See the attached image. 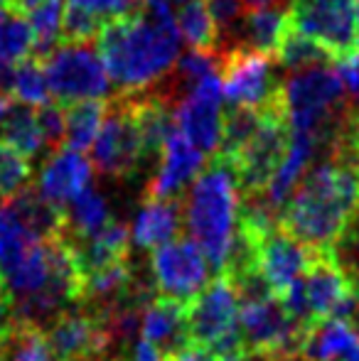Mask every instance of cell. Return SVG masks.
Here are the masks:
<instances>
[{"label":"cell","instance_id":"cell-52","mask_svg":"<svg viewBox=\"0 0 359 361\" xmlns=\"http://www.w3.org/2000/svg\"><path fill=\"white\" fill-rule=\"evenodd\" d=\"M111 361H126V359H111Z\"/></svg>","mask_w":359,"mask_h":361},{"label":"cell","instance_id":"cell-4","mask_svg":"<svg viewBox=\"0 0 359 361\" xmlns=\"http://www.w3.org/2000/svg\"><path fill=\"white\" fill-rule=\"evenodd\" d=\"M239 293V334L246 357L276 361L298 357L305 329L288 317L259 271L231 278Z\"/></svg>","mask_w":359,"mask_h":361},{"label":"cell","instance_id":"cell-19","mask_svg":"<svg viewBox=\"0 0 359 361\" xmlns=\"http://www.w3.org/2000/svg\"><path fill=\"white\" fill-rule=\"evenodd\" d=\"M89 182H91V162L84 157V152L62 145L44 162L37 190L44 200L64 207L79 192L87 190Z\"/></svg>","mask_w":359,"mask_h":361},{"label":"cell","instance_id":"cell-11","mask_svg":"<svg viewBox=\"0 0 359 361\" xmlns=\"http://www.w3.org/2000/svg\"><path fill=\"white\" fill-rule=\"evenodd\" d=\"M187 329L192 342L209 349L239 334V293L229 273H217L187 300Z\"/></svg>","mask_w":359,"mask_h":361},{"label":"cell","instance_id":"cell-41","mask_svg":"<svg viewBox=\"0 0 359 361\" xmlns=\"http://www.w3.org/2000/svg\"><path fill=\"white\" fill-rule=\"evenodd\" d=\"M69 5H79V8L89 10V13L99 15L101 20L121 18V15H130L135 10H140L143 0H64Z\"/></svg>","mask_w":359,"mask_h":361},{"label":"cell","instance_id":"cell-25","mask_svg":"<svg viewBox=\"0 0 359 361\" xmlns=\"http://www.w3.org/2000/svg\"><path fill=\"white\" fill-rule=\"evenodd\" d=\"M39 241L42 238L3 202L0 207V273L3 278L13 273Z\"/></svg>","mask_w":359,"mask_h":361},{"label":"cell","instance_id":"cell-27","mask_svg":"<svg viewBox=\"0 0 359 361\" xmlns=\"http://www.w3.org/2000/svg\"><path fill=\"white\" fill-rule=\"evenodd\" d=\"M106 106H109V101L104 99H84L64 106V114H67L64 147H72V150L79 152L89 150L101 123H104Z\"/></svg>","mask_w":359,"mask_h":361},{"label":"cell","instance_id":"cell-29","mask_svg":"<svg viewBox=\"0 0 359 361\" xmlns=\"http://www.w3.org/2000/svg\"><path fill=\"white\" fill-rule=\"evenodd\" d=\"M0 359L3 361H57L47 334L39 324L20 322L15 319L8 339L0 344Z\"/></svg>","mask_w":359,"mask_h":361},{"label":"cell","instance_id":"cell-14","mask_svg":"<svg viewBox=\"0 0 359 361\" xmlns=\"http://www.w3.org/2000/svg\"><path fill=\"white\" fill-rule=\"evenodd\" d=\"M221 74H207L200 81H195L190 94L182 96L175 106V128L185 135L195 147H200L205 155L219 147L221 140Z\"/></svg>","mask_w":359,"mask_h":361},{"label":"cell","instance_id":"cell-30","mask_svg":"<svg viewBox=\"0 0 359 361\" xmlns=\"http://www.w3.org/2000/svg\"><path fill=\"white\" fill-rule=\"evenodd\" d=\"M276 59L283 69L298 72V69L315 67V64H330L332 57L308 35H303L293 23H288L281 42L276 47ZM335 64V62H332Z\"/></svg>","mask_w":359,"mask_h":361},{"label":"cell","instance_id":"cell-5","mask_svg":"<svg viewBox=\"0 0 359 361\" xmlns=\"http://www.w3.org/2000/svg\"><path fill=\"white\" fill-rule=\"evenodd\" d=\"M347 104V86L332 62L298 69L283 81V106L291 130L312 133L325 152L330 150Z\"/></svg>","mask_w":359,"mask_h":361},{"label":"cell","instance_id":"cell-9","mask_svg":"<svg viewBox=\"0 0 359 361\" xmlns=\"http://www.w3.org/2000/svg\"><path fill=\"white\" fill-rule=\"evenodd\" d=\"M288 140H291V123L286 106L278 104L261 111L259 128L234 160L241 195H264L273 172L286 155Z\"/></svg>","mask_w":359,"mask_h":361},{"label":"cell","instance_id":"cell-44","mask_svg":"<svg viewBox=\"0 0 359 361\" xmlns=\"http://www.w3.org/2000/svg\"><path fill=\"white\" fill-rule=\"evenodd\" d=\"M170 361H224L219 354H214L209 347H202V344H187L182 352H178L175 357H170Z\"/></svg>","mask_w":359,"mask_h":361},{"label":"cell","instance_id":"cell-37","mask_svg":"<svg viewBox=\"0 0 359 361\" xmlns=\"http://www.w3.org/2000/svg\"><path fill=\"white\" fill-rule=\"evenodd\" d=\"M104 27V20L99 15L89 13V10L79 8V5H69L64 8L62 18V39L64 42H89L96 39Z\"/></svg>","mask_w":359,"mask_h":361},{"label":"cell","instance_id":"cell-48","mask_svg":"<svg viewBox=\"0 0 359 361\" xmlns=\"http://www.w3.org/2000/svg\"><path fill=\"white\" fill-rule=\"evenodd\" d=\"M246 10H256V8H269V5H281V3H291V0H241Z\"/></svg>","mask_w":359,"mask_h":361},{"label":"cell","instance_id":"cell-38","mask_svg":"<svg viewBox=\"0 0 359 361\" xmlns=\"http://www.w3.org/2000/svg\"><path fill=\"white\" fill-rule=\"evenodd\" d=\"M35 111H37V123H39V130H42L44 147H49V150L62 147L64 130H67V114H64V106L47 101V104L37 106Z\"/></svg>","mask_w":359,"mask_h":361},{"label":"cell","instance_id":"cell-50","mask_svg":"<svg viewBox=\"0 0 359 361\" xmlns=\"http://www.w3.org/2000/svg\"><path fill=\"white\" fill-rule=\"evenodd\" d=\"M8 8V0H0V10H5Z\"/></svg>","mask_w":359,"mask_h":361},{"label":"cell","instance_id":"cell-36","mask_svg":"<svg viewBox=\"0 0 359 361\" xmlns=\"http://www.w3.org/2000/svg\"><path fill=\"white\" fill-rule=\"evenodd\" d=\"M327 152L340 157L342 162H347L359 175V104L357 101L350 99Z\"/></svg>","mask_w":359,"mask_h":361},{"label":"cell","instance_id":"cell-45","mask_svg":"<svg viewBox=\"0 0 359 361\" xmlns=\"http://www.w3.org/2000/svg\"><path fill=\"white\" fill-rule=\"evenodd\" d=\"M133 361H170L158 347L148 342V339H135L133 342Z\"/></svg>","mask_w":359,"mask_h":361},{"label":"cell","instance_id":"cell-13","mask_svg":"<svg viewBox=\"0 0 359 361\" xmlns=\"http://www.w3.org/2000/svg\"><path fill=\"white\" fill-rule=\"evenodd\" d=\"M150 273L163 295L190 300L209 283V261L192 238L175 236L153 248Z\"/></svg>","mask_w":359,"mask_h":361},{"label":"cell","instance_id":"cell-12","mask_svg":"<svg viewBox=\"0 0 359 361\" xmlns=\"http://www.w3.org/2000/svg\"><path fill=\"white\" fill-rule=\"evenodd\" d=\"M47 324L44 334L57 361H99L114 347L104 314L91 305H72Z\"/></svg>","mask_w":359,"mask_h":361},{"label":"cell","instance_id":"cell-10","mask_svg":"<svg viewBox=\"0 0 359 361\" xmlns=\"http://www.w3.org/2000/svg\"><path fill=\"white\" fill-rule=\"evenodd\" d=\"M91 165L109 177H133L138 172L140 162L145 160L143 143H140L138 126L130 114L128 101L121 99L109 101L106 106L104 123L91 143Z\"/></svg>","mask_w":359,"mask_h":361},{"label":"cell","instance_id":"cell-16","mask_svg":"<svg viewBox=\"0 0 359 361\" xmlns=\"http://www.w3.org/2000/svg\"><path fill=\"white\" fill-rule=\"evenodd\" d=\"M312 248L293 238L281 226L266 233L256 246V271L271 288L276 298H281L298 276H303L310 263Z\"/></svg>","mask_w":359,"mask_h":361},{"label":"cell","instance_id":"cell-23","mask_svg":"<svg viewBox=\"0 0 359 361\" xmlns=\"http://www.w3.org/2000/svg\"><path fill=\"white\" fill-rule=\"evenodd\" d=\"M288 23H291V8H288V3L249 10L244 15V20H241L239 32H236L241 37V42L236 44L276 54V47L281 42L283 32H286Z\"/></svg>","mask_w":359,"mask_h":361},{"label":"cell","instance_id":"cell-39","mask_svg":"<svg viewBox=\"0 0 359 361\" xmlns=\"http://www.w3.org/2000/svg\"><path fill=\"white\" fill-rule=\"evenodd\" d=\"M207 8H209L212 18H214L219 35L226 32L231 37H236L241 27V20H244V3L241 0H205Z\"/></svg>","mask_w":359,"mask_h":361},{"label":"cell","instance_id":"cell-17","mask_svg":"<svg viewBox=\"0 0 359 361\" xmlns=\"http://www.w3.org/2000/svg\"><path fill=\"white\" fill-rule=\"evenodd\" d=\"M140 332L153 347H158L165 357H175L178 352L192 344L187 329V300L160 295L143 307Z\"/></svg>","mask_w":359,"mask_h":361},{"label":"cell","instance_id":"cell-8","mask_svg":"<svg viewBox=\"0 0 359 361\" xmlns=\"http://www.w3.org/2000/svg\"><path fill=\"white\" fill-rule=\"evenodd\" d=\"M49 94L57 104L67 106L84 99H106L111 94V79L106 67L87 42H67L54 47L42 59Z\"/></svg>","mask_w":359,"mask_h":361},{"label":"cell","instance_id":"cell-32","mask_svg":"<svg viewBox=\"0 0 359 361\" xmlns=\"http://www.w3.org/2000/svg\"><path fill=\"white\" fill-rule=\"evenodd\" d=\"M30 27H32V52L30 57L42 62L62 39L64 0H42L37 8L30 10Z\"/></svg>","mask_w":359,"mask_h":361},{"label":"cell","instance_id":"cell-20","mask_svg":"<svg viewBox=\"0 0 359 361\" xmlns=\"http://www.w3.org/2000/svg\"><path fill=\"white\" fill-rule=\"evenodd\" d=\"M182 228V204L180 197L175 200H145L138 216L133 221V243L145 251L180 236Z\"/></svg>","mask_w":359,"mask_h":361},{"label":"cell","instance_id":"cell-7","mask_svg":"<svg viewBox=\"0 0 359 361\" xmlns=\"http://www.w3.org/2000/svg\"><path fill=\"white\" fill-rule=\"evenodd\" d=\"M291 23L340 64L359 52L357 0H291Z\"/></svg>","mask_w":359,"mask_h":361},{"label":"cell","instance_id":"cell-33","mask_svg":"<svg viewBox=\"0 0 359 361\" xmlns=\"http://www.w3.org/2000/svg\"><path fill=\"white\" fill-rule=\"evenodd\" d=\"M32 52V27L23 13L0 10V62L18 64Z\"/></svg>","mask_w":359,"mask_h":361},{"label":"cell","instance_id":"cell-21","mask_svg":"<svg viewBox=\"0 0 359 361\" xmlns=\"http://www.w3.org/2000/svg\"><path fill=\"white\" fill-rule=\"evenodd\" d=\"M69 241H72V238H69ZM128 241H130L128 226H126L123 221H118V219H111V221L106 224L101 231H96L94 236L82 238V241H72L82 276L89 271H99V268L128 258Z\"/></svg>","mask_w":359,"mask_h":361},{"label":"cell","instance_id":"cell-46","mask_svg":"<svg viewBox=\"0 0 359 361\" xmlns=\"http://www.w3.org/2000/svg\"><path fill=\"white\" fill-rule=\"evenodd\" d=\"M42 3V0H8V8L15 10V13H23L28 15L32 8H37V5Z\"/></svg>","mask_w":359,"mask_h":361},{"label":"cell","instance_id":"cell-15","mask_svg":"<svg viewBox=\"0 0 359 361\" xmlns=\"http://www.w3.org/2000/svg\"><path fill=\"white\" fill-rule=\"evenodd\" d=\"M205 167V152L178 128L170 130L158 152V170L145 187V200H175Z\"/></svg>","mask_w":359,"mask_h":361},{"label":"cell","instance_id":"cell-28","mask_svg":"<svg viewBox=\"0 0 359 361\" xmlns=\"http://www.w3.org/2000/svg\"><path fill=\"white\" fill-rule=\"evenodd\" d=\"M175 23H178L180 37H185V42L192 49L217 52L221 47L219 27H217L205 0H187L178 13H175Z\"/></svg>","mask_w":359,"mask_h":361},{"label":"cell","instance_id":"cell-40","mask_svg":"<svg viewBox=\"0 0 359 361\" xmlns=\"http://www.w3.org/2000/svg\"><path fill=\"white\" fill-rule=\"evenodd\" d=\"M335 253L337 261L345 266V271L359 283V209L350 221V226H347V231L335 243Z\"/></svg>","mask_w":359,"mask_h":361},{"label":"cell","instance_id":"cell-6","mask_svg":"<svg viewBox=\"0 0 359 361\" xmlns=\"http://www.w3.org/2000/svg\"><path fill=\"white\" fill-rule=\"evenodd\" d=\"M221 52V91L229 106L271 109L283 104V81L278 76V59L271 52L231 44Z\"/></svg>","mask_w":359,"mask_h":361},{"label":"cell","instance_id":"cell-43","mask_svg":"<svg viewBox=\"0 0 359 361\" xmlns=\"http://www.w3.org/2000/svg\"><path fill=\"white\" fill-rule=\"evenodd\" d=\"M337 67H340L337 72L342 74V81H345L347 91L352 94L350 99L359 104V52L352 59H347V62H340Z\"/></svg>","mask_w":359,"mask_h":361},{"label":"cell","instance_id":"cell-34","mask_svg":"<svg viewBox=\"0 0 359 361\" xmlns=\"http://www.w3.org/2000/svg\"><path fill=\"white\" fill-rule=\"evenodd\" d=\"M10 94L28 106H42L52 99L49 94L47 76H44L42 62L35 57H25L23 62L13 64V76H10Z\"/></svg>","mask_w":359,"mask_h":361},{"label":"cell","instance_id":"cell-47","mask_svg":"<svg viewBox=\"0 0 359 361\" xmlns=\"http://www.w3.org/2000/svg\"><path fill=\"white\" fill-rule=\"evenodd\" d=\"M10 76H13V67L0 62V94H10Z\"/></svg>","mask_w":359,"mask_h":361},{"label":"cell","instance_id":"cell-2","mask_svg":"<svg viewBox=\"0 0 359 361\" xmlns=\"http://www.w3.org/2000/svg\"><path fill=\"white\" fill-rule=\"evenodd\" d=\"M357 209L359 175L327 152L291 192L278 212V226L310 248H335Z\"/></svg>","mask_w":359,"mask_h":361},{"label":"cell","instance_id":"cell-1","mask_svg":"<svg viewBox=\"0 0 359 361\" xmlns=\"http://www.w3.org/2000/svg\"><path fill=\"white\" fill-rule=\"evenodd\" d=\"M99 57L118 96L150 91L180 57V30L175 13L158 5L111 18L99 32Z\"/></svg>","mask_w":359,"mask_h":361},{"label":"cell","instance_id":"cell-53","mask_svg":"<svg viewBox=\"0 0 359 361\" xmlns=\"http://www.w3.org/2000/svg\"><path fill=\"white\" fill-rule=\"evenodd\" d=\"M0 361H3V359H0Z\"/></svg>","mask_w":359,"mask_h":361},{"label":"cell","instance_id":"cell-42","mask_svg":"<svg viewBox=\"0 0 359 361\" xmlns=\"http://www.w3.org/2000/svg\"><path fill=\"white\" fill-rule=\"evenodd\" d=\"M13 324H15V317H13V295H10L8 283H5L3 273H0V344L8 339Z\"/></svg>","mask_w":359,"mask_h":361},{"label":"cell","instance_id":"cell-26","mask_svg":"<svg viewBox=\"0 0 359 361\" xmlns=\"http://www.w3.org/2000/svg\"><path fill=\"white\" fill-rule=\"evenodd\" d=\"M0 133H3V140H8L28 157H35L44 150V138L39 130L35 106L10 101L3 118H0Z\"/></svg>","mask_w":359,"mask_h":361},{"label":"cell","instance_id":"cell-22","mask_svg":"<svg viewBox=\"0 0 359 361\" xmlns=\"http://www.w3.org/2000/svg\"><path fill=\"white\" fill-rule=\"evenodd\" d=\"M135 283H138V276L130 266V258L116 261L99 271H89L82 276V305H91V307L111 305L128 295Z\"/></svg>","mask_w":359,"mask_h":361},{"label":"cell","instance_id":"cell-51","mask_svg":"<svg viewBox=\"0 0 359 361\" xmlns=\"http://www.w3.org/2000/svg\"><path fill=\"white\" fill-rule=\"evenodd\" d=\"M357 15H359V0H357Z\"/></svg>","mask_w":359,"mask_h":361},{"label":"cell","instance_id":"cell-24","mask_svg":"<svg viewBox=\"0 0 359 361\" xmlns=\"http://www.w3.org/2000/svg\"><path fill=\"white\" fill-rule=\"evenodd\" d=\"M64 216H67L64 236H69L72 241H82V238L94 236L96 231H101L114 219L106 200L99 192L91 190V187L82 190L74 200H69L64 204Z\"/></svg>","mask_w":359,"mask_h":361},{"label":"cell","instance_id":"cell-18","mask_svg":"<svg viewBox=\"0 0 359 361\" xmlns=\"http://www.w3.org/2000/svg\"><path fill=\"white\" fill-rule=\"evenodd\" d=\"M303 361H359V327L350 317H325L305 332Z\"/></svg>","mask_w":359,"mask_h":361},{"label":"cell","instance_id":"cell-49","mask_svg":"<svg viewBox=\"0 0 359 361\" xmlns=\"http://www.w3.org/2000/svg\"><path fill=\"white\" fill-rule=\"evenodd\" d=\"M276 361H303V359H298V357H286V359H276Z\"/></svg>","mask_w":359,"mask_h":361},{"label":"cell","instance_id":"cell-3","mask_svg":"<svg viewBox=\"0 0 359 361\" xmlns=\"http://www.w3.org/2000/svg\"><path fill=\"white\" fill-rule=\"evenodd\" d=\"M241 190L229 160L212 152L209 162L192 180L185 200V224L190 238L202 248L214 273H221L234 246L239 224Z\"/></svg>","mask_w":359,"mask_h":361},{"label":"cell","instance_id":"cell-31","mask_svg":"<svg viewBox=\"0 0 359 361\" xmlns=\"http://www.w3.org/2000/svg\"><path fill=\"white\" fill-rule=\"evenodd\" d=\"M261 123V111L249 109V106H231L224 116H221V140L219 147L214 150V155L224 157L234 165L236 155L241 152V147L251 140V135L256 133Z\"/></svg>","mask_w":359,"mask_h":361},{"label":"cell","instance_id":"cell-35","mask_svg":"<svg viewBox=\"0 0 359 361\" xmlns=\"http://www.w3.org/2000/svg\"><path fill=\"white\" fill-rule=\"evenodd\" d=\"M32 177V162L8 140H0V202L18 195Z\"/></svg>","mask_w":359,"mask_h":361}]
</instances>
